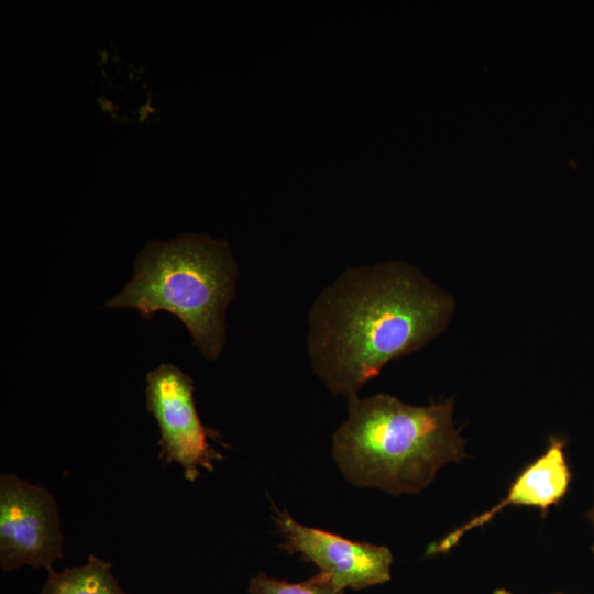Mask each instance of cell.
<instances>
[{"instance_id": "obj_3", "label": "cell", "mask_w": 594, "mask_h": 594, "mask_svg": "<svg viewBox=\"0 0 594 594\" xmlns=\"http://www.w3.org/2000/svg\"><path fill=\"white\" fill-rule=\"evenodd\" d=\"M237 263L226 241L183 234L151 242L139 255L134 275L108 307L134 308L151 318L160 310L176 316L208 360L226 342V310L235 296Z\"/></svg>"}, {"instance_id": "obj_7", "label": "cell", "mask_w": 594, "mask_h": 594, "mask_svg": "<svg viewBox=\"0 0 594 594\" xmlns=\"http://www.w3.org/2000/svg\"><path fill=\"white\" fill-rule=\"evenodd\" d=\"M565 439L552 436L546 451L529 463L513 481L506 496L498 504L458 527L428 549L429 554L451 550L470 530L487 524L506 506H530L542 516L566 495L572 472L565 458Z\"/></svg>"}, {"instance_id": "obj_5", "label": "cell", "mask_w": 594, "mask_h": 594, "mask_svg": "<svg viewBox=\"0 0 594 594\" xmlns=\"http://www.w3.org/2000/svg\"><path fill=\"white\" fill-rule=\"evenodd\" d=\"M145 397L160 428V459L178 464L189 482L201 470L212 471L222 455L208 442L216 433L199 418L191 378L173 364H162L147 373Z\"/></svg>"}, {"instance_id": "obj_8", "label": "cell", "mask_w": 594, "mask_h": 594, "mask_svg": "<svg viewBox=\"0 0 594 594\" xmlns=\"http://www.w3.org/2000/svg\"><path fill=\"white\" fill-rule=\"evenodd\" d=\"M40 594H128L112 573V563L89 554L86 563L48 571Z\"/></svg>"}, {"instance_id": "obj_12", "label": "cell", "mask_w": 594, "mask_h": 594, "mask_svg": "<svg viewBox=\"0 0 594 594\" xmlns=\"http://www.w3.org/2000/svg\"><path fill=\"white\" fill-rule=\"evenodd\" d=\"M553 594H564V593H553Z\"/></svg>"}, {"instance_id": "obj_6", "label": "cell", "mask_w": 594, "mask_h": 594, "mask_svg": "<svg viewBox=\"0 0 594 594\" xmlns=\"http://www.w3.org/2000/svg\"><path fill=\"white\" fill-rule=\"evenodd\" d=\"M275 520L286 538L282 548L317 565L340 590H362L391 580L393 556L387 547L304 526L285 512L276 510Z\"/></svg>"}, {"instance_id": "obj_1", "label": "cell", "mask_w": 594, "mask_h": 594, "mask_svg": "<svg viewBox=\"0 0 594 594\" xmlns=\"http://www.w3.org/2000/svg\"><path fill=\"white\" fill-rule=\"evenodd\" d=\"M453 310L452 298L410 264L345 268L309 310L311 369L332 394L358 395L391 361L438 337Z\"/></svg>"}, {"instance_id": "obj_11", "label": "cell", "mask_w": 594, "mask_h": 594, "mask_svg": "<svg viewBox=\"0 0 594 594\" xmlns=\"http://www.w3.org/2000/svg\"><path fill=\"white\" fill-rule=\"evenodd\" d=\"M590 516H591V519H592V520H593V522H594V507H593V509H592V512H591Z\"/></svg>"}, {"instance_id": "obj_2", "label": "cell", "mask_w": 594, "mask_h": 594, "mask_svg": "<svg viewBox=\"0 0 594 594\" xmlns=\"http://www.w3.org/2000/svg\"><path fill=\"white\" fill-rule=\"evenodd\" d=\"M346 400L348 417L333 435L332 457L358 487L418 493L441 466L466 457L465 441L453 425L452 398L429 406L389 394Z\"/></svg>"}, {"instance_id": "obj_4", "label": "cell", "mask_w": 594, "mask_h": 594, "mask_svg": "<svg viewBox=\"0 0 594 594\" xmlns=\"http://www.w3.org/2000/svg\"><path fill=\"white\" fill-rule=\"evenodd\" d=\"M64 535L57 502L40 484L14 473L0 476V568L22 565L53 569L64 554Z\"/></svg>"}, {"instance_id": "obj_9", "label": "cell", "mask_w": 594, "mask_h": 594, "mask_svg": "<svg viewBox=\"0 0 594 594\" xmlns=\"http://www.w3.org/2000/svg\"><path fill=\"white\" fill-rule=\"evenodd\" d=\"M249 594H343V591L321 571L300 583H289L260 572L250 580Z\"/></svg>"}, {"instance_id": "obj_10", "label": "cell", "mask_w": 594, "mask_h": 594, "mask_svg": "<svg viewBox=\"0 0 594 594\" xmlns=\"http://www.w3.org/2000/svg\"><path fill=\"white\" fill-rule=\"evenodd\" d=\"M493 594H513L512 592L505 590V588H496Z\"/></svg>"}]
</instances>
